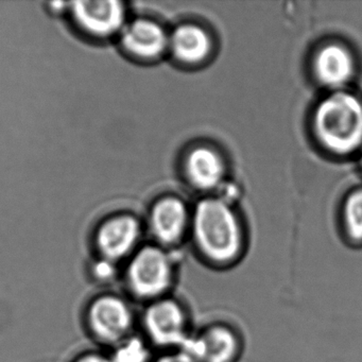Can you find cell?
<instances>
[{
    "instance_id": "1",
    "label": "cell",
    "mask_w": 362,
    "mask_h": 362,
    "mask_svg": "<svg viewBox=\"0 0 362 362\" xmlns=\"http://www.w3.org/2000/svg\"><path fill=\"white\" fill-rule=\"evenodd\" d=\"M189 235L194 256L205 268L224 272L236 268L245 258L247 245L240 222L221 200L199 203Z\"/></svg>"
},
{
    "instance_id": "2",
    "label": "cell",
    "mask_w": 362,
    "mask_h": 362,
    "mask_svg": "<svg viewBox=\"0 0 362 362\" xmlns=\"http://www.w3.org/2000/svg\"><path fill=\"white\" fill-rule=\"evenodd\" d=\"M181 266L179 252L153 243H143L122 264L124 293L141 305L175 293Z\"/></svg>"
},
{
    "instance_id": "3",
    "label": "cell",
    "mask_w": 362,
    "mask_h": 362,
    "mask_svg": "<svg viewBox=\"0 0 362 362\" xmlns=\"http://www.w3.org/2000/svg\"><path fill=\"white\" fill-rule=\"evenodd\" d=\"M82 324L92 341L110 351L137 332L139 313L127 294L103 290L86 300Z\"/></svg>"
},
{
    "instance_id": "4",
    "label": "cell",
    "mask_w": 362,
    "mask_h": 362,
    "mask_svg": "<svg viewBox=\"0 0 362 362\" xmlns=\"http://www.w3.org/2000/svg\"><path fill=\"white\" fill-rule=\"evenodd\" d=\"M194 327L192 309L177 292L141 305L139 313L137 330L156 351L185 346Z\"/></svg>"
},
{
    "instance_id": "5",
    "label": "cell",
    "mask_w": 362,
    "mask_h": 362,
    "mask_svg": "<svg viewBox=\"0 0 362 362\" xmlns=\"http://www.w3.org/2000/svg\"><path fill=\"white\" fill-rule=\"evenodd\" d=\"M315 124L330 151L351 153L362 145V103L349 93H334L320 103Z\"/></svg>"
},
{
    "instance_id": "6",
    "label": "cell",
    "mask_w": 362,
    "mask_h": 362,
    "mask_svg": "<svg viewBox=\"0 0 362 362\" xmlns=\"http://www.w3.org/2000/svg\"><path fill=\"white\" fill-rule=\"evenodd\" d=\"M184 347L199 362H239L245 340L238 326L228 320L215 319L196 325Z\"/></svg>"
},
{
    "instance_id": "7",
    "label": "cell",
    "mask_w": 362,
    "mask_h": 362,
    "mask_svg": "<svg viewBox=\"0 0 362 362\" xmlns=\"http://www.w3.org/2000/svg\"><path fill=\"white\" fill-rule=\"evenodd\" d=\"M143 226L135 216L116 213L101 220L92 236L93 256L122 267L143 245Z\"/></svg>"
},
{
    "instance_id": "8",
    "label": "cell",
    "mask_w": 362,
    "mask_h": 362,
    "mask_svg": "<svg viewBox=\"0 0 362 362\" xmlns=\"http://www.w3.org/2000/svg\"><path fill=\"white\" fill-rule=\"evenodd\" d=\"M67 16L78 33L99 42L117 39L129 21L126 5L118 0H83L69 3Z\"/></svg>"
},
{
    "instance_id": "9",
    "label": "cell",
    "mask_w": 362,
    "mask_h": 362,
    "mask_svg": "<svg viewBox=\"0 0 362 362\" xmlns=\"http://www.w3.org/2000/svg\"><path fill=\"white\" fill-rule=\"evenodd\" d=\"M192 220L185 205L175 198H166L153 205L148 218L151 243L171 251L179 252L180 245L190 232Z\"/></svg>"
},
{
    "instance_id": "10",
    "label": "cell",
    "mask_w": 362,
    "mask_h": 362,
    "mask_svg": "<svg viewBox=\"0 0 362 362\" xmlns=\"http://www.w3.org/2000/svg\"><path fill=\"white\" fill-rule=\"evenodd\" d=\"M120 48L136 60H153L164 52L168 39L164 29L146 18L128 21L117 37Z\"/></svg>"
},
{
    "instance_id": "11",
    "label": "cell",
    "mask_w": 362,
    "mask_h": 362,
    "mask_svg": "<svg viewBox=\"0 0 362 362\" xmlns=\"http://www.w3.org/2000/svg\"><path fill=\"white\" fill-rule=\"evenodd\" d=\"M315 71L317 79L325 86H342L353 76V58L351 54L341 46H325L317 54Z\"/></svg>"
},
{
    "instance_id": "12",
    "label": "cell",
    "mask_w": 362,
    "mask_h": 362,
    "mask_svg": "<svg viewBox=\"0 0 362 362\" xmlns=\"http://www.w3.org/2000/svg\"><path fill=\"white\" fill-rule=\"evenodd\" d=\"M186 169L192 184L202 189L216 187L223 177V163L219 156L209 148L194 149L188 156Z\"/></svg>"
},
{
    "instance_id": "13",
    "label": "cell",
    "mask_w": 362,
    "mask_h": 362,
    "mask_svg": "<svg viewBox=\"0 0 362 362\" xmlns=\"http://www.w3.org/2000/svg\"><path fill=\"white\" fill-rule=\"evenodd\" d=\"M170 47L179 60L197 63L206 58L211 50L209 35L200 27L184 25L171 35Z\"/></svg>"
},
{
    "instance_id": "14",
    "label": "cell",
    "mask_w": 362,
    "mask_h": 362,
    "mask_svg": "<svg viewBox=\"0 0 362 362\" xmlns=\"http://www.w3.org/2000/svg\"><path fill=\"white\" fill-rule=\"evenodd\" d=\"M109 353L113 362H152L156 351L137 330Z\"/></svg>"
},
{
    "instance_id": "15",
    "label": "cell",
    "mask_w": 362,
    "mask_h": 362,
    "mask_svg": "<svg viewBox=\"0 0 362 362\" xmlns=\"http://www.w3.org/2000/svg\"><path fill=\"white\" fill-rule=\"evenodd\" d=\"M345 238L354 247H362V189L347 199L343 214Z\"/></svg>"
},
{
    "instance_id": "16",
    "label": "cell",
    "mask_w": 362,
    "mask_h": 362,
    "mask_svg": "<svg viewBox=\"0 0 362 362\" xmlns=\"http://www.w3.org/2000/svg\"><path fill=\"white\" fill-rule=\"evenodd\" d=\"M122 267L103 258L93 256L88 264V274L90 279L100 285H109L116 279H120Z\"/></svg>"
},
{
    "instance_id": "17",
    "label": "cell",
    "mask_w": 362,
    "mask_h": 362,
    "mask_svg": "<svg viewBox=\"0 0 362 362\" xmlns=\"http://www.w3.org/2000/svg\"><path fill=\"white\" fill-rule=\"evenodd\" d=\"M152 362H199L185 347L156 351Z\"/></svg>"
},
{
    "instance_id": "18",
    "label": "cell",
    "mask_w": 362,
    "mask_h": 362,
    "mask_svg": "<svg viewBox=\"0 0 362 362\" xmlns=\"http://www.w3.org/2000/svg\"><path fill=\"white\" fill-rule=\"evenodd\" d=\"M69 362H113L109 351L105 349H88L76 355Z\"/></svg>"
}]
</instances>
